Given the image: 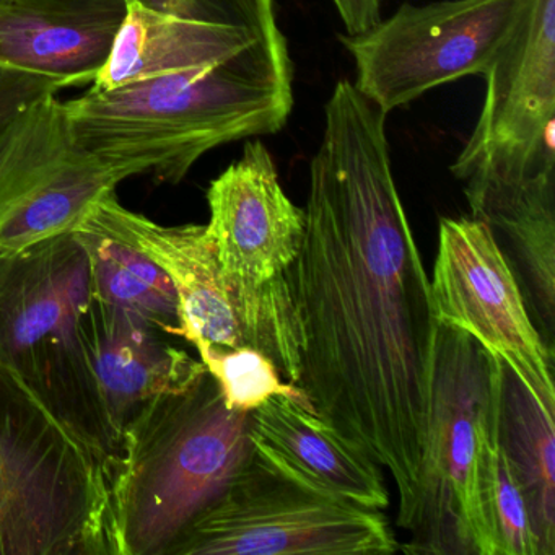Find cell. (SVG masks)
<instances>
[{
  "instance_id": "d6986e66",
  "label": "cell",
  "mask_w": 555,
  "mask_h": 555,
  "mask_svg": "<svg viewBox=\"0 0 555 555\" xmlns=\"http://www.w3.org/2000/svg\"><path fill=\"white\" fill-rule=\"evenodd\" d=\"M499 437L525 495L539 555H555V415L538 404L503 362Z\"/></svg>"
},
{
  "instance_id": "d4e9b609",
  "label": "cell",
  "mask_w": 555,
  "mask_h": 555,
  "mask_svg": "<svg viewBox=\"0 0 555 555\" xmlns=\"http://www.w3.org/2000/svg\"><path fill=\"white\" fill-rule=\"evenodd\" d=\"M347 35H360L382 21V0H333Z\"/></svg>"
},
{
  "instance_id": "44dd1931",
  "label": "cell",
  "mask_w": 555,
  "mask_h": 555,
  "mask_svg": "<svg viewBox=\"0 0 555 555\" xmlns=\"http://www.w3.org/2000/svg\"><path fill=\"white\" fill-rule=\"evenodd\" d=\"M477 515L480 555H539L525 495L500 443L499 402L480 451Z\"/></svg>"
},
{
  "instance_id": "5b68a950",
  "label": "cell",
  "mask_w": 555,
  "mask_h": 555,
  "mask_svg": "<svg viewBox=\"0 0 555 555\" xmlns=\"http://www.w3.org/2000/svg\"><path fill=\"white\" fill-rule=\"evenodd\" d=\"M0 555H113L105 463L2 362Z\"/></svg>"
},
{
  "instance_id": "cb8c5ba5",
  "label": "cell",
  "mask_w": 555,
  "mask_h": 555,
  "mask_svg": "<svg viewBox=\"0 0 555 555\" xmlns=\"http://www.w3.org/2000/svg\"><path fill=\"white\" fill-rule=\"evenodd\" d=\"M57 92L44 77L0 67V129L38 100Z\"/></svg>"
},
{
  "instance_id": "2e32d148",
  "label": "cell",
  "mask_w": 555,
  "mask_h": 555,
  "mask_svg": "<svg viewBox=\"0 0 555 555\" xmlns=\"http://www.w3.org/2000/svg\"><path fill=\"white\" fill-rule=\"evenodd\" d=\"M126 11L128 0H0V67L92 86Z\"/></svg>"
},
{
  "instance_id": "9c48e42d",
  "label": "cell",
  "mask_w": 555,
  "mask_h": 555,
  "mask_svg": "<svg viewBox=\"0 0 555 555\" xmlns=\"http://www.w3.org/2000/svg\"><path fill=\"white\" fill-rule=\"evenodd\" d=\"M526 0L402 4L360 35L339 37L356 63L353 86L386 115L444 83L486 76Z\"/></svg>"
},
{
  "instance_id": "ac0fdd59",
  "label": "cell",
  "mask_w": 555,
  "mask_h": 555,
  "mask_svg": "<svg viewBox=\"0 0 555 555\" xmlns=\"http://www.w3.org/2000/svg\"><path fill=\"white\" fill-rule=\"evenodd\" d=\"M258 38L262 37L238 28L184 21L128 2L112 53L92 87L112 90L152 77L212 66Z\"/></svg>"
},
{
  "instance_id": "3957f363",
  "label": "cell",
  "mask_w": 555,
  "mask_h": 555,
  "mask_svg": "<svg viewBox=\"0 0 555 555\" xmlns=\"http://www.w3.org/2000/svg\"><path fill=\"white\" fill-rule=\"evenodd\" d=\"M248 414L230 409L207 372L126 424L109 473L113 555H165L253 456Z\"/></svg>"
},
{
  "instance_id": "7c38bea8",
  "label": "cell",
  "mask_w": 555,
  "mask_h": 555,
  "mask_svg": "<svg viewBox=\"0 0 555 555\" xmlns=\"http://www.w3.org/2000/svg\"><path fill=\"white\" fill-rule=\"evenodd\" d=\"M483 77L482 112L451 167L487 155L555 149V0H526L512 37Z\"/></svg>"
},
{
  "instance_id": "8fae6325",
  "label": "cell",
  "mask_w": 555,
  "mask_h": 555,
  "mask_svg": "<svg viewBox=\"0 0 555 555\" xmlns=\"http://www.w3.org/2000/svg\"><path fill=\"white\" fill-rule=\"evenodd\" d=\"M430 298L438 324L473 337L555 415L554 352L529 317L521 285L486 223L473 217L440 220Z\"/></svg>"
},
{
  "instance_id": "9a60e30c",
  "label": "cell",
  "mask_w": 555,
  "mask_h": 555,
  "mask_svg": "<svg viewBox=\"0 0 555 555\" xmlns=\"http://www.w3.org/2000/svg\"><path fill=\"white\" fill-rule=\"evenodd\" d=\"M473 219L502 232L548 340L555 318V158L480 160L454 175Z\"/></svg>"
},
{
  "instance_id": "30bf717a",
  "label": "cell",
  "mask_w": 555,
  "mask_h": 555,
  "mask_svg": "<svg viewBox=\"0 0 555 555\" xmlns=\"http://www.w3.org/2000/svg\"><path fill=\"white\" fill-rule=\"evenodd\" d=\"M121 175L82 147L57 93L0 129V256L74 232Z\"/></svg>"
},
{
  "instance_id": "e0dca14e",
  "label": "cell",
  "mask_w": 555,
  "mask_h": 555,
  "mask_svg": "<svg viewBox=\"0 0 555 555\" xmlns=\"http://www.w3.org/2000/svg\"><path fill=\"white\" fill-rule=\"evenodd\" d=\"M82 334L119 448L126 424L142 405L165 392L183 391L207 373L167 333L93 297L82 317Z\"/></svg>"
},
{
  "instance_id": "7402d4cb",
  "label": "cell",
  "mask_w": 555,
  "mask_h": 555,
  "mask_svg": "<svg viewBox=\"0 0 555 555\" xmlns=\"http://www.w3.org/2000/svg\"><path fill=\"white\" fill-rule=\"evenodd\" d=\"M196 350L201 362L219 385L223 401L233 411L251 412L278 395L294 399L304 408L313 409L305 392L298 386L285 383L274 363L258 350L249 347L220 349L212 346L196 347Z\"/></svg>"
},
{
  "instance_id": "8992f818",
  "label": "cell",
  "mask_w": 555,
  "mask_h": 555,
  "mask_svg": "<svg viewBox=\"0 0 555 555\" xmlns=\"http://www.w3.org/2000/svg\"><path fill=\"white\" fill-rule=\"evenodd\" d=\"M207 204V233L242 305L248 347L297 386L300 324L288 271L304 240L305 210L288 199L261 141L246 142L242 157L210 183Z\"/></svg>"
},
{
  "instance_id": "ffe728a7",
  "label": "cell",
  "mask_w": 555,
  "mask_h": 555,
  "mask_svg": "<svg viewBox=\"0 0 555 555\" xmlns=\"http://www.w3.org/2000/svg\"><path fill=\"white\" fill-rule=\"evenodd\" d=\"M74 232L89 255L95 300L138 314L168 336L180 337L177 288L157 262L87 220Z\"/></svg>"
},
{
  "instance_id": "603a6c76",
  "label": "cell",
  "mask_w": 555,
  "mask_h": 555,
  "mask_svg": "<svg viewBox=\"0 0 555 555\" xmlns=\"http://www.w3.org/2000/svg\"><path fill=\"white\" fill-rule=\"evenodd\" d=\"M160 14L216 27L238 28L259 37L282 34L272 0H128Z\"/></svg>"
},
{
  "instance_id": "4fadbf2b",
  "label": "cell",
  "mask_w": 555,
  "mask_h": 555,
  "mask_svg": "<svg viewBox=\"0 0 555 555\" xmlns=\"http://www.w3.org/2000/svg\"><path fill=\"white\" fill-rule=\"evenodd\" d=\"M86 220L167 272L180 300V337L194 347H248L242 305L223 279L206 225H162L126 209L116 193L100 201Z\"/></svg>"
},
{
  "instance_id": "277c9868",
  "label": "cell",
  "mask_w": 555,
  "mask_h": 555,
  "mask_svg": "<svg viewBox=\"0 0 555 555\" xmlns=\"http://www.w3.org/2000/svg\"><path fill=\"white\" fill-rule=\"evenodd\" d=\"M92 300L76 232L0 256V362L89 444L112 473L119 456L82 334Z\"/></svg>"
},
{
  "instance_id": "ba28073f",
  "label": "cell",
  "mask_w": 555,
  "mask_h": 555,
  "mask_svg": "<svg viewBox=\"0 0 555 555\" xmlns=\"http://www.w3.org/2000/svg\"><path fill=\"white\" fill-rule=\"evenodd\" d=\"M399 551L383 512L327 499L253 453L165 555H379Z\"/></svg>"
},
{
  "instance_id": "6da1fadb",
  "label": "cell",
  "mask_w": 555,
  "mask_h": 555,
  "mask_svg": "<svg viewBox=\"0 0 555 555\" xmlns=\"http://www.w3.org/2000/svg\"><path fill=\"white\" fill-rule=\"evenodd\" d=\"M386 113L350 80L324 106L300 251L297 386L388 469L408 529L417 499L438 323L389 158Z\"/></svg>"
},
{
  "instance_id": "5bb4252c",
  "label": "cell",
  "mask_w": 555,
  "mask_h": 555,
  "mask_svg": "<svg viewBox=\"0 0 555 555\" xmlns=\"http://www.w3.org/2000/svg\"><path fill=\"white\" fill-rule=\"evenodd\" d=\"M253 453L311 492L360 508L389 506L382 466L313 409L272 396L248 414Z\"/></svg>"
},
{
  "instance_id": "7a4b0ae2",
  "label": "cell",
  "mask_w": 555,
  "mask_h": 555,
  "mask_svg": "<svg viewBox=\"0 0 555 555\" xmlns=\"http://www.w3.org/2000/svg\"><path fill=\"white\" fill-rule=\"evenodd\" d=\"M294 108L284 35L262 37L222 63L139 80L90 87L64 102L79 144L128 180L152 175L178 184L214 149L271 135Z\"/></svg>"
},
{
  "instance_id": "52a82bcc",
  "label": "cell",
  "mask_w": 555,
  "mask_h": 555,
  "mask_svg": "<svg viewBox=\"0 0 555 555\" xmlns=\"http://www.w3.org/2000/svg\"><path fill=\"white\" fill-rule=\"evenodd\" d=\"M502 362L473 337L438 324L417 499L405 554L480 555V451L499 402Z\"/></svg>"
}]
</instances>
